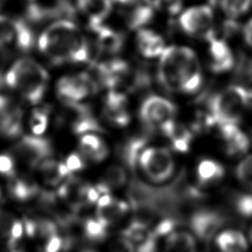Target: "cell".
I'll return each instance as SVG.
<instances>
[{"mask_svg": "<svg viewBox=\"0 0 252 252\" xmlns=\"http://www.w3.org/2000/svg\"><path fill=\"white\" fill-rule=\"evenodd\" d=\"M219 4L228 18L234 19L249 11L252 0H219Z\"/></svg>", "mask_w": 252, "mask_h": 252, "instance_id": "29", "label": "cell"}, {"mask_svg": "<svg viewBox=\"0 0 252 252\" xmlns=\"http://www.w3.org/2000/svg\"><path fill=\"white\" fill-rule=\"evenodd\" d=\"M138 164L144 174L154 183L169 180L175 171V161L165 148L149 147L141 153Z\"/></svg>", "mask_w": 252, "mask_h": 252, "instance_id": "5", "label": "cell"}, {"mask_svg": "<svg viewBox=\"0 0 252 252\" xmlns=\"http://www.w3.org/2000/svg\"><path fill=\"white\" fill-rule=\"evenodd\" d=\"M176 225H177L176 219L165 218V219H162L152 230H153L154 234L156 235V237H158V236L166 235V234L171 233L172 231H174Z\"/></svg>", "mask_w": 252, "mask_h": 252, "instance_id": "38", "label": "cell"}, {"mask_svg": "<svg viewBox=\"0 0 252 252\" xmlns=\"http://www.w3.org/2000/svg\"><path fill=\"white\" fill-rule=\"evenodd\" d=\"M148 143L147 136H136L131 139H129L121 148L120 154L121 158L125 162V164L130 167L131 169H134L136 165H138V159L143 152V150L146 148V145Z\"/></svg>", "mask_w": 252, "mask_h": 252, "instance_id": "22", "label": "cell"}, {"mask_svg": "<svg viewBox=\"0 0 252 252\" xmlns=\"http://www.w3.org/2000/svg\"><path fill=\"white\" fill-rule=\"evenodd\" d=\"M251 238H252V230H251Z\"/></svg>", "mask_w": 252, "mask_h": 252, "instance_id": "48", "label": "cell"}, {"mask_svg": "<svg viewBox=\"0 0 252 252\" xmlns=\"http://www.w3.org/2000/svg\"><path fill=\"white\" fill-rule=\"evenodd\" d=\"M13 155L29 167H36L52 154V146L48 139L36 135L22 137L12 149Z\"/></svg>", "mask_w": 252, "mask_h": 252, "instance_id": "10", "label": "cell"}, {"mask_svg": "<svg viewBox=\"0 0 252 252\" xmlns=\"http://www.w3.org/2000/svg\"><path fill=\"white\" fill-rule=\"evenodd\" d=\"M252 94L241 86H229L207 97L205 106L213 116L216 125L237 124L248 106Z\"/></svg>", "mask_w": 252, "mask_h": 252, "instance_id": "4", "label": "cell"}, {"mask_svg": "<svg viewBox=\"0 0 252 252\" xmlns=\"http://www.w3.org/2000/svg\"><path fill=\"white\" fill-rule=\"evenodd\" d=\"M49 110L47 107H35L30 116V127L33 135L41 136L48 125Z\"/></svg>", "mask_w": 252, "mask_h": 252, "instance_id": "30", "label": "cell"}, {"mask_svg": "<svg viewBox=\"0 0 252 252\" xmlns=\"http://www.w3.org/2000/svg\"><path fill=\"white\" fill-rule=\"evenodd\" d=\"M160 86L171 93L194 94L203 83V73L196 53L186 46L166 47L158 66Z\"/></svg>", "mask_w": 252, "mask_h": 252, "instance_id": "2", "label": "cell"}, {"mask_svg": "<svg viewBox=\"0 0 252 252\" xmlns=\"http://www.w3.org/2000/svg\"><path fill=\"white\" fill-rule=\"evenodd\" d=\"M104 145L103 141L96 135L88 133L80 139V151L88 158L92 159L94 155Z\"/></svg>", "mask_w": 252, "mask_h": 252, "instance_id": "32", "label": "cell"}, {"mask_svg": "<svg viewBox=\"0 0 252 252\" xmlns=\"http://www.w3.org/2000/svg\"><path fill=\"white\" fill-rule=\"evenodd\" d=\"M7 191L13 200L26 202L32 199L39 190L36 183L26 175H15L9 178Z\"/></svg>", "mask_w": 252, "mask_h": 252, "instance_id": "20", "label": "cell"}, {"mask_svg": "<svg viewBox=\"0 0 252 252\" xmlns=\"http://www.w3.org/2000/svg\"><path fill=\"white\" fill-rule=\"evenodd\" d=\"M224 175L223 166L213 159H203L197 166V179L200 185H209L220 180Z\"/></svg>", "mask_w": 252, "mask_h": 252, "instance_id": "24", "label": "cell"}, {"mask_svg": "<svg viewBox=\"0 0 252 252\" xmlns=\"http://www.w3.org/2000/svg\"><path fill=\"white\" fill-rule=\"evenodd\" d=\"M23 109L11 95L0 93V135L17 138L23 129Z\"/></svg>", "mask_w": 252, "mask_h": 252, "instance_id": "11", "label": "cell"}, {"mask_svg": "<svg viewBox=\"0 0 252 252\" xmlns=\"http://www.w3.org/2000/svg\"><path fill=\"white\" fill-rule=\"evenodd\" d=\"M35 46L53 65L90 62V44L70 19H58L47 25L35 38Z\"/></svg>", "mask_w": 252, "mask_h": 252, "instance_id": "1", "label": "cell"}, {"mask_svg": "<svg viewBox=\"0 0 252 252\" xmlns=\"http://www.w3.org/2000/svg\"><path fill=\"white\" fill-rule=\"evenodd\" d=\"M235 176L239 182L252 188V154L245 157L235 168Z\"/></svg>", "mask_w": 252, "mask_h": 252, "instance_id": "34", "label": "cell"}, {"mask_svg": "<svg viewBox=\"0 0 252 252\" xmlns=\"http://www.w3.org/2000/svg\"><path fill=\"white\" fill-rule=\"evenodd\" d=\"M100 193L97 190L96 186H91V185H87L86 188V193H85V201L88 204H94L97 203L99 197H100Z\"/></svg>", "mask_w": 252, "mask_h": 252, "instance_id": "40", "label": "cell"}, {"mask_svg": "<svg viewBox=\"0 0 252 252\" xmlns=\"http://www.w3.org/2000/svg\"><path fill=\"white\" fill-rule=\"evenodd\" d=\"M156 10L153 0H138L131 5V9L126 14L128 27L132 30H142L153 21Z\"/></svg>", "mask_w": 252, "mask_h": 252, "instance_id": "19", "label": "cell"}, {"mask_svg": "<svg viewBox=\"0 0 252 252\" xmlns=\"http://www.w3.org/2000/svg\"><path fill=\"white\" fill-rule=\"evenodd\" d=\"M0 174L8 178L16 175V162L13 156L9 154L0 155Z\"/></svg>", "mask_w": 252, "mask_h": 252, "instance_id": "37", "label": "cell"}, {"mask_svg": "<svg viewBox=\"0 0 252 252\" xmlns=\"http://www.w3.org/2000/svg\"><path fill=\"white\" fill-rule=\"evenodd\" d=\"M233 204L236 212L240 216L244 218L252 217V194H240L236 196Z\"/></svg>", "mask_w": 252, "mask_h": 252, "instance_id": "35", "label": "cell"}, {"mask_svg": "<svg viewBox=\"0 0 252 252\" xmlns=\"http://www.w3.org/2000/svg\"><path fill=\"white\" fill-rule=\"evenodd\" d=\"M111 252H134V250L132 246L121 236V238L112 245Z\"/></svg>", "mask_w": 252, "mask_h": 252, "instance_id": "41", "label": "cell"}, {"mask_svg": "<svg viewBox=\"0 0 252 252\" xmlns=\"http://www.w3.org/2000/svg\"><path fill=\"white\" fill-rule=\"evenodd\" d=\"M10 252H23L22 250H18V249H11Z\"/></svg>", "mask_w": 252, "mask_h": 252, "instance_id": "46", "label": "cell"}, {"mask_svg": "<svg viewBox=\"0 0 252 252\" xmlns=\"http://www.w3.org/2000/svg\"><path fill=\"white\" fill-rule=\"evenodd\" d=\"M138 0H111V2L116 3L118 5H123V6H131L134 3H136Z\"/></svg>", "mask_w": 252, "mask_h": 252, "instance_id": "44", "label": "cell"}, {"mask_svg": "<svg viewBox=\"0 0 252 252\" xmlns=\"http://www.w3.org/2000/svg\"><path fill=\"white\" fill-rule=\"evenodd\" d=\"M77 7L90 29L102 25L112 10L111 0H77Z\"/></svg>", "mask_w": 252, "mask_h": 252, "instance_id": "17", "label": "cell"}, {"mask_svg": "<svg viewBox=\"0 0 252 252\" xmlns=\"http://www.w3.org/2000/svg\"><path fill=\"white\" fill-rule=\"evenodd\" d=\"M65 164L68 167V169L71 171V173L75 172V171H79V170L83 169L85 166L83 158L78 154H75V153H73L67 157V158L65 160Z\"/></svg>", "mask_w": 252, "mask_h": 252, "instance_id": "39", "label": "cell"}, {"mask_svg": "<svg viewBox=\"0 0 252 252\" xmlns=\"http://www.w3.org/2000/svg\"><path fill=\"white\" fill-rule=\"evenodd\" d=\"M50 76L45 66L30 55L16 58L6 69L4 83L8 90L31 105H38L48 89Z\"/></svg>", "mask_w": 252, "mask_h": 252, "instance_id": "3", "label": "cell"}, {"mask_svg": "<svg viewBox=\"0 0 252 252\" xmlns=\"http://www.w3.org/2000/svg\"><path fill=\"white\" fill-rule=\"evenodd\" d=\"M122 237L132 246L134 252H156L157 237L143 221L133 220L122 231Z\"/></svg>", "mask_w": 252, "mask_h": 252, "instance_id": "12", "label": "cell"}, {"mask_svg": "<svg viewBox=\"0 0 252 252\" xmlns=\"http://www.w3.org/2000/svg\"><path fill=\"white\" fill-rule=\"evenodd\" d=\"M243 37L246 44L252 48V18L249 19L243 27Z\"/></svg>", "mask_w": 252, "mask_h": 252, "instance_id": "42", "label": "cell"}, {"mask_svg": "<svg viewBox=\"0 0 252 252\" xmlns=\"http://www.w3.org/2000/svg\"><path fill=\"white\" fill-rule=\"evenodd\" d=\"M37 171L45 184L50 186H56L63 179L60 170H59V162L54 158H47L43 159L37 166Z\"/></svg>", "mask_w": 252, "mask_h": 252, "instance_id": "26", "label": "cell"}, {"mask_svg": "<svg viewBox=\"0 0 252 252\" xmlns=\"http://www.w3.org/2000/svg\"><path fill=\"white\" fill-rule=\"evenodd\" d=\"M216 242L220 252H246L248 248L246 237L235 229L220 232L217 236Z\"/></svg>", "mask_w": 252, "mask_h": 252, "instance_id": "21", "label": "cell"}, {"mask_svg": "<svg viewBox=\"0 0 252 252\" xmlns=\"http://www.w3.org/2000/svg\"><path fill=\"white\" fill-rule=\"evenodd\" d=\"M17 219H15L11 214L0 210V243L5 244L10 249H15V244L13 241V227Z\"/></svg>", "mask_w": 252, "mask_h": 252, "instance_id": "28", "label": "cell"}, {"mask_svg": "<svg viewBox=\"0 0 252 252\" xmlns=\"http://www.w3.org/2000/svg\"><path fill=\"white\" fill-rule=\"evenodd\" d=\"M1 196H2V189H1V186H0V198H1Z\"/></svg>", "mask_w": 252, "mask_h": 252, "instance_id": "47", "label": "cell"}, {"mask_svg": "<svg viewBox=\"0 0 252 252\" xmlns=\"http://www.w3.org/2000/svg\"><path fill=\"white\" fill-rule=\"evenodd\" d=\"M224 223V217L213 210H199L190 218V226L202 240H210Z\"/></svg>", "mask_w": 252, "mask_h": 252, "instance_id": "13", "label": "cell"}, {"mask_svg": "<svg viewBox=\"0 0 252 252\" xmlns=\"http://www.w3.org/2000/svg\"><path fill=\"white\" fill-rule=\"evenodd\" d=\"M157 10H160L168 15H176L180 12L183 0H153Z\"/></svg>", "mask_w": 252, "mask_h": 252, "instance_id": "36", "label": "cell"}, {"mask_svg": "<svg viewBox=\"0 0 252 252\" xmlns=\"http://www.w3.org/2000/svg\"><path fill=\"white\" fill-rule=\"evenodd\" d=\"M225 142V152L228 156H237L246 153L249 149V139L240 129Z\"/></svg>", "mask_w": 252, "mask_h": 252, "instance_id": "31", "label": "cell"}, {"mask_svg": "<svg viewBox=\"0 0 252 252\" xmlns=\"http://www.w3.org/2000/svg\"><path fill=\"white\" fill-rule=\"evenodd\" d=\"M103 114L113 125L124 127L130 122L127 94L108 91L103 99Z\"/></svg>", "mask_w": 252, "mask_h": 252, "instance_id": "15", "label": "cell"}, {"mask_svg": "<svg viewBox=\"0 0 252 252\" xmlns=\"http://www.w3.org/2000/svg\"><path fill=\"white\" fill-rule=\"evenodd\" d=\"M86 252H93V251H86Z\"/></svg>", "mask_w": 252, "mask_h": 252, "instance_id": "49", "label": "cell"}, {"mask_svg": "<svg viewBox=\"0 0 252 252\" xmlns=\"http://www.w3.org/2000/svg\"><path fill=\"white\" fill-rule=\"evenodd\" d=\"M179 26L186 34L209 40L215 35L212 8L200 5L186 9L179 17Z\"/></svg>", "mask_w": 252, "mask_h": 252, "instance_id": "8", "label": "cell"}, {"mask_svg": "<svg viewBox=\"0 0 252 252\" xmlns=\"http://www.w3.org/2000/svg\"><path fill=\"white\" fill-rule=\"evenodd\" d=\"M168 252H197V244L194 236L184 230H174L168 234L165 240Z\"/></svg>", "mask_w": 252, "mask_h": 252, "instance_id": "23", "label": "cell"}, {"mask_svg": "<svg viewBox=\"0 0 252 252\" xmlns=\"http://www.w3.org/2000/svg\"><path fill=\"white\" fill-rule=\"evenodd\" d=\"M208 42V62L211 71L216 74L230 71L234 65V56L226 41L217 37L215 34Z\"/></svg>", "mask_w": 252, "mask_h": 252, "instance_id": "14", "label": "cell"}, {"mask_svg": "<svg viewBox=\"0 0 252 252\" xmlns=\"http://www.w3.org/2000/svg\"><path fill=\"white\" fill-rule=\"evenodd\" d=\"M97 85L89 72L64 75L58 79L55 92L62 103L80 102L97 90Z\"/></svg>", "mask_w": 252, "mask_h": 252, "instance_id": "7", "label": "cell"}, {"mask_svg": "<svg viewBox=\"0 0 252 252\" xmlns=\"http://www.w3.org/2000/svg\"><path fill=\"white\" fill-rule=\"evenodd\" d=\"M91 30L95 34L96 48L101 54L115 55L120 52L124 44V36L120 32L103 24Z\"/></svg>", "mask_w": 252, "mask_h": 252, "instance_id": "16", "label": "cell"}, {"mask_svg": "<svg viewBox=\"0 0 252 252\" xmlns=\"http://www.w3.org/2000/svg\"><path fill=\"white\" fill-rule=\"evenodd\" d=\"M128 180L126 169L118 164H112L107 167L103 174L102 183L109 189H117L123 187Z\"/></svg>", "mask_w": 252, "mask_h": 252, "instance_id": "27", "label": "cell"}, {"mask_svg": "<svg viewBox=\"0 0 252 252\" xmlns=\"http://www.w3.org/2000/svg\"><path fill=\"white\" fill-rule=\"evenodd\" d=\"M175 113L174 103L157 94L147 96L139 110L140 119L148 129L159 128L163 123L172 120Z\"/></svg>", "mask_w": 252, "mask_h": 252, "instance_id": "9", "label": "cell"}, {"mask_svg": "<svg viewBox=\"0 0 252 252\" xmlns=\"http://www.w3.org/2000/svg\"><path fill=\"white\" fill-rule=\"evenodd\" d=\"M84 233L85 236L93 241H99L106 236V226L101 223L96 218L88 219L84 222Z\"/></svg>", "mask_w": 252, "mask_h": 252, "instance_id": "33", "label": "cell"}, {"mask_svg": "<svg viewBox=\"0 0 252 252\" xmlns=\"http://www.w3.org/2000/svg\"><path fill=\"white\" fill-rule=\"evenodd\" d=\"M130 208L131 206L129 203L113 199L110 205L103 208H97L95 218L107 227L109 224L117 221L125 216Z\"/></svg>", "mask_w": 252, "mask_h": 252, "instance_id": "25", "label": "cell"}, {"mask_svg": "<svg viewBox=\"0 0 252 252\" xmlns=\"http://www.w3.org/2000/svg\"><path fill=\"white\" fill-rule=\"evenodd\" d=\"M7 1H8V0H0V8H1Z\"/></svg>", "mask_w": 252, "mask_h": 252, "instance_id": "45", "label": "cell"}, {"mask_svg": "<svg viewBox=\"0 0 252 252\" xmlns=\"http://www.w3.org/2000/svg\"><path fill=\"white\" fill-rule=\"evenodd\" d=\"M34 44L33 34L25 23L0 14V48L24 52Z\"/></svg>", "mask_w": 252, "mask_h": 252, "instance_id": "6", "label": "cell"}, {"mask_svg": "<svg viewBox=\"0 0 252 252\" xmlns=\"http://www.w3.org/2000/svg\"><path fill=\"white\" fill-rule=\"evenodd\" d=\"M113 201L112 197L109 195V193H106V194H102L100 195L98 201H97V208H103V207H106L108 205L111 204V202Z\"/></svg>", "mask_w": 252, "mask_h": 252, "instance_id": "43", "label": "cell"}, {"mask_svg": "<svg viewBox=\"0 0 252 252\" xmlns=\"http://www.w3.org/2000/svg\"><path fill=\"white\" fill-rule=\"evenodd\" d=\"M137 48L145 58H156L164 51V40L158 32L142 29L138 32L136 36Z\"/></svg>", "mask_w": 252, "mask_h": 252, "instance_id": "18", "label": "cell"}]
</instances>
